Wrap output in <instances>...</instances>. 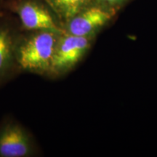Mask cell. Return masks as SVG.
Masks as SVG:
<instances>
[{
	"mask_svg": "<svg viewBox=\"0 0 157 157\" xmlns=\"http://www.w3.org/2000/svg\"><path fill=\"white\" fill-rule=\"evenodd\" d=\"M63 31H31V34L26 37L17 41L15 63L19 67L27 71L38 74L51 73L55 51Z\"/></svg>",
	"mask_w": 157,
	"mask_h": 157,
	"instance_id": "obj_1",
	"label": "cell"
},
{
	"mask_svg": "<svg viewBox=\"0 0 157 157\" xmlns=\"http://www.w3.org/2000/svg\"><path fill=\"white\" fill-rule=\"evenodd\" d=\"M93 39L74 36L63 31L55 51L51 74H63L75 67L91 48Z\"/></svg>",
	"mask_w": 157,
	"mask_h": 157,
	"instance_id": "obj_2",
	"label": "cell"
},
{
	"mask_svg": "<svg viewBox=\"0 0 157 157\" xmlns=\"http://www.w3.org/2000/svg\"><path fill=\"white\" fill-rule=\"evenodd\" d=\"M14 10L25 30L63 31L62 25L45 2L19 0L15 3Z\"/></svg>",
	"mask_w": 157,
	"mask_h": 157,
	"instance_id": "obj_3",
	"label": "cell"
},
{
	"mask_svg": "<svg viewBox=\"0 0 157 157\" xmlns=\"http://www.w3.org/2000/svg\"><path fill=\"white\" fill-rule=\"evenodd\" d=\"M117 13L98 4L90 6L63 25L64 32L78 36L93 37L112 21Z\"/></svg>",
	"mask_w": 157,
	"mask_h": 157,
	"instance_id": "obj_4",
	"label": "cell"
},
{
	"mask_svg": "<svg viewBox=\"0 0 157 157\" xmlns=\"http://www.w3.org/2000/svg\"><path fill=\"white\" fill-rule=\"evenodd\" d=\"M34 153V140L22 125L9 120L0 126V157H29Z\"/></svg>",
	"mask_w": 157,
	"mask_h": 157,
	"instance_id": "obj_5",
	"label": "cell"
},
{
	"mask_svg": "<svg viewBox=\"0 0 157 157\" xmlns=\"http://www.w3.org/2000/svg\"><path fill=\"white\" fill-rule=\"evenodd\" d=\"M17 36L10 24L0 22V77L5 76L15 62Z\"/></svg>",
	"mask_w": 157,
	"mask_h": 157,
	"instance_id": "obj_6",
	"label": "cell"
},
{
	"mask_svg": "<svg viewBox=\"0 0 157 157\" xmlns=\"http://www.w3.org/2000/svg\"><path fill=\"white\" fill-rule=\"evenodd\" d=\"M63 25L80 12L97 3V0H44Z\"/></svg>",
	"mask_w": 157,
	"mask_h": 157,
	"instance_id": "obj_7",
	"label": "cell"
},
{
	"mask_svg": "<svg viewBox=\"0 0 157 157\" xmlns=\"http://www.w3.org/2000/svg\"><path fill=\"white\" fill-rule=\"evenodd\" d=\"M130 0H97V3L104 8L117 13Z\"/></svg>",
	"mask_w": 157,
	"mask_h": 157,
	"instance_id": "obj_8",
	"label": "cell"
}]
</instances>
